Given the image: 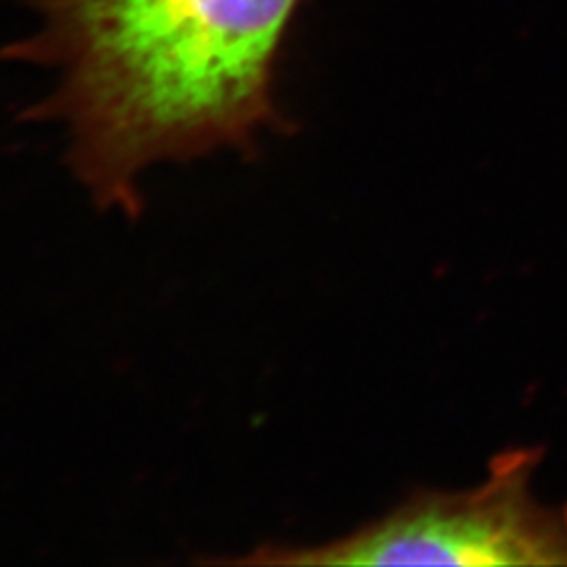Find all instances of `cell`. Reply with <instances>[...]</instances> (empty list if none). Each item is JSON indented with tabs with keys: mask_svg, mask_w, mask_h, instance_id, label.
Instances as JSON below:
<instances>
[{
	"mask_svg": "<svg viewBox=\"0 0 567 567\" xmlns=\"http://www.w3.org/2000/svg\"><path fill=\"white\" fill-rule=\"evenodd\" d=\"M6 60L52 76L35 121L100 210L137 218L142 175L248 152L275 128L277 64L300 0H24Z\"/></svg>",
	"mask_w": 567,
	"mask_h": 567,
	"instance_id": "1",
	"label": "cell"
},
{
	"mask_svg": "<svg viewBox=\"0 0 567 567\" xmlns=\"http://www.w3.org/2000/svg\"><path fill=\"white\" fill-rule=\"evenodd\" d=\"M537 464V452L513 450L471 489L414 494L350 535L317 546H260L229 563L565 567L567 506H546L532 492Z\"/></svg>",
	"mask_w": 567,
	"mask_h": 567,
	"instance_id": "2",
	"label": "cell"
}]
</instances>
